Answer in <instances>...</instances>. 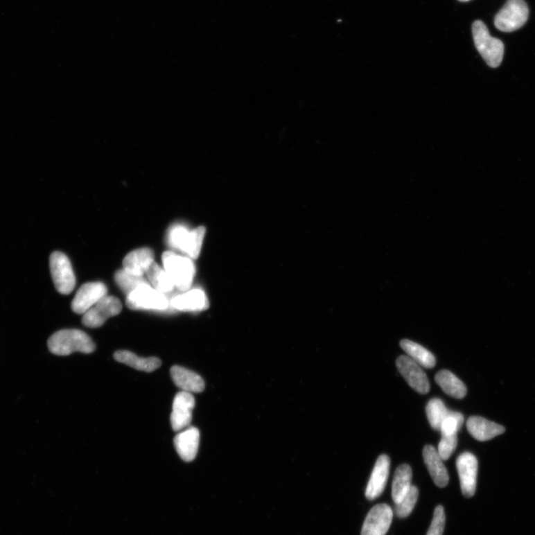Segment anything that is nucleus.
<instances>
[{"label":"nucleus","mask_w":535,"mask_h":535,"mask_svg":"<svg viewBox=\"0 0 535 535\" xmlns=\"http://www.w3.org/2000/svg\"><path fill=\"white\" fill-rule=\"evenodd\" d=\"M48 347L51 353L65 356L77 352L94 353L96 345L87 333L79 329H63L49 337Z\"/></svg>","instance_id":"1"},{"label":"nucleus","mask_w":535,"mask_h":535,"mask_svg":"<svg viewBox=\"0 0 535 535\" xmlns=\"http://www.w3.org/2000/svg\"><path fill=\"white\" fill-rule=\"evenodd\" d=\"M154 261V253L149 248L130 252L123 261V270L133 275L143 277Z\"/></svg>","instance_id":"17"},{"label":"nucleus","mask_w":535,"mask_h":535,"mask_svg":"<svg viewBox=\"0 0 535 535\" xmlns=\"http://www.w3.org/2000/svg\"><path fill=\"white\" fill-rule=\"evenodd\" d=\"M457 435H441L438 453L442 460H448L454 454L457 446Z\"/></svg>","instance_id":"30"},{"label":"nucleus","mask_w":535,"mask_h":535,"mask_svg":"<svg viewBox=\"0 0 535 535\" xmlns=\"http://www.w3.org/2000/svg\"><path fill=\"white\" fill-rule=\"evenodd\" d=\"M423 457L430 475L435 484L439 488H444L449 482L447 468L444 464L437 449L432 446H426L423 450Z\"/></svg>","instance_id":"18"},{"label":"nucleus","mask_w":535,"mask_h":535,"mask_svg":"<svg viewBox=\"0 0 535 535\" xmlns=\"http://www.w3.org/2000/svg\"><path fill=\"white\" fill-rule=\"evenodd\" d=\"M389 467V457L380 455L376 461L366 489L365 495L368 500H374L383 495L388 480Z\"/></svg>","instance_id":"14"},{"label":"nucleus","mask_w":535,"mask_h":535,"mask_svg":"<svg viewBox=\"0 0 535 535\" xmlns=\"http://www.w3.org/2000/svg\"><path fill=\"white\" fill-rule=\"evenodd\" d=\"M400 346L407 356L420 366L427 369H431L436 366L435 356L423 346L407 340V339L401 341Z\"/></svg>","instance_id":"24"},{"label":"nucleus","mask_w":535,"mask_h":535,"mask_svg":"<svg viewBox=\"0 0 535 535\" xmlns=\"http://www.w3.org/2000/svg\"><path fill=\"white\" fill-rule=\"evenodd\" d=\"M472 34L475 46L488 66L491 68L500 67L504 55L502 41L491 37L486 24L481 20L473 24Z\"/></svg>","instance_id":"3"},{"label":"nucleus","mask_w":535,"mask_h":535,"mask_svg":"<svg viewBox=\"0 0 535 535\" xmlns=\"http://www.w3.org/2000/svg\"><path fill=\"white\" fill-rule=\"evenodd\" d=\"M412 480V470L407 465H401L396 470L393 486L392 498L395 504L403 500L410 491Z\"/></svg>","instance_id":"23"},{"label":"nucleus","mask_w":535,"mask_h":535,"mask_svg":"<svg viewBox=\"0 0 535 535\" xmlns=\"http://www.w3.org/2000/svg\"><path fill=\"white\" fill-rule=\"evenodd\" d=\"M107 295V288L105 283L101 282L85 283L81 286L71 302V310L77 314L85 315Z\"/></svg>","instance_id":"10"},{"label":"nucleus","mask_w":535,"mask_h":535,"mask_svg":"<svg viewBox=\"0 0 535 535\" xmlns=\"http://www.w3.org/2000/svg\"><path fill=\"white\" fill-rule=\"evenodd\" d=\"M456 463L462 495L471 498L476 491L478 461L471 453L465 452L458 457Z\"/></svg>","instance_id":"9"},{"label":"nucleus","mask_w":535,"mask_h":535,"mask_svg":"<svg viewBox=\"0 0 535 535\" xmlns=\"http://www.w3.org/2000/svg\"><path fill=\"white\" fill-rule=\"evenodd\" d=\"M51 277L56 290L63 295L73 292L76 285V279L67 256L60 252L51 254L49 259Z\"/></svg>","instance_id":"7"},{"label":"nucleus","mask_w":535,"mask_h":535,"mask_svg":"<svg viewBox=\"0 0 535 535\" xmlns=\"http://www.w3.org/2000/svg\"><path fill=\"white\" fill-rule=\"evenodd\" d=\"M459 2H468L470 0H459Z\"/></svg>","instance_id":"32"},{"label":"nucleus","mask_w":535,"mask_h":535,"mask_svg":"<svg viewBox=\"0 0 535 535\" xmlns=\"http://www.w3.org/2000/svg\"><path fill=\"white\" fill-rule=\"evenodd\" d=\"M445 525L446 514L444 508L441 506H438L435 511L433 520H432L427 535L444 534Z\"/></svg>","instance_id":"31"},{"label":"nucleus","mask_w":535,"mask_h":535,"mask_svg":"<svg viewBox=\"0 0 535 535\" xmlns=\"http://www.w3.org/2000/svg\"><path fill=\"white\" fill-rule=\"evenodd\" d=\"M170 301V307L178 311L198 312L209 306L207 295L200 289H194L175 296Z\"/></svg>","instance_id":"16"},{"label":"nucleus","mask_w":535,"mask_h":535,"mask_svg":"<svg viewBox=\"0 0 535 535\" xmlns=\"http://www.w3.org/2000/svg\"><path fill=\"white\" fill-rule=\"evenodd\" d=\"M115 281L127 296L139 286L149 283L145 277L133 275L123 270H120L116 272Z\"/></svg>","instance_id":"27"},{"label":"nucleus","mask_w":535,"mask_h":535,"mask_svg":"<svg viewBox=\"0 0 535 535\" xmlns=\"http://www.w3.org/2000/svg\"><path fill=\"white\" fill-rule=\"evenodd\" d=\"M394 512L387 504H378L370 510L365 520L362 535H385L392 523Z\"/></svg>","instance_id":"13"},{"label":"nucleus","mask_w":535,"mask_h":535,"mask_svg":"<svg viewBox=\"0 0 535 535\" xmlns=\"http://www.w3.org/2000/svg\"><path fill=\"white\" fill-rule=\"evenodd\" d=\"M146 274L148 282L153 289L166 295L175 289V286L168 274L156 262L151 265Z\"/></svg>","instance_id":"25"},{"label":"nucleus","mask_w":535,"mask_h":535,"mask_svg":"<svg viewBox=\"0 0 535 535\" xmlns=\"http://www.w3.org/2000/svg\"><path fill=\"white\" fill-rule=\"evenodd\" d=\"M170 375L175 385L187 393H201L204 389V382L200 376L180 366H173Z\"/></svg>","instance_id":"20"},{"label":"nucleus","mask_w":535,"mask_h":535,"mask_svg":"<svg viewBox=\"0 0 535 535\" xmlns=\"http://www.w3.org/2000/svg\"><path fill=\"white\" fill-rule=\"evenodd\" d=\"M162 263L175 288L181 292L188 291L195 274V265L190 257L168 251L163 253Z\"/></svg>","instance_id":"2"},{"label":"nucleus","mask_w":535,"mask_h":535,"mask_svg":"<svg viewBox=\"0 0 535 535\" xmlns=\"http://www.w3.org/2000/svg\"><path fill=\"white\" fill-rule=\"evenodd\" d=\"M122 310V304L114 296L107 295L92 306L82 318V324L89 328L104 325L107 319L118 315Z\"/></svg>","instance_id":"8"},{"label":"nucleus","mask_w":535,"mask_h":535,"mask_svg":"<svg viewBox=\"0 0 535 535\" xmlns=\"http://www.w3.org/2000/svg\"><path fill=\"white\" fill-rule=\"evenodd\" d=\"M419 497L418 489L412 486L405 498L396 504V516L401 518H405L413 511Z\"/></svg>","instance_id":"28"},{"label":"nucleus","mask_w":535,"mask_h":535,"mask_svg":"<svg viewBox=\"0 0 535 535\" xmlns=\"http://www.w3.org/2000/svg\"><path fill=\"white\" fill-rule=\"evenodd\" d=\"M463 423H464V416L459 412L451 411L449 416L441 423L439 431L444 435H457Z\"/></svg>","instance_id":"29"},{"label":"nucleus","mask_w":535,"mask_h":535,"mask_svg":"<svg viewBox=\"0 0 535 535\" xmlns=\"http://www.w3.org/2000/svg\"><path fill=\"white\" fill-rule=\"evenodd\" d=\"M117 362L125 364L140 371L152 373L161 365V360L156 357L140 358L128 351H119L115 353Z\"/></svg>","instance_id":"21"},{"label":"nucleus","mask_w":535,"mask_h":535,"mask_svg":"<svg viewBox=\"0 0 535 535\" xmlns=\"http://www.w3.org/2000/svg\"><path fill=\"white\" fill-rule=\"evenodd\" d=\"M205 229L200 227L189 231L183 225L172 226L167 240L172 249H177L186 254L191 259H197L200 256Z\"/></svg>","instance_id":"4"},{"label":"nucleus","mask_w":535,"mask_h":535,"mask_svg":"<svg viewBox=\"0 0 535 535\" xmlns=\"http://www.w3.org/2000/svg\"><path fill=\"white\" fill-rule=\"evenodd\" d=\"M200 439V430L194 427L184 429L175 437L174 446L182 460L189 462L197 457Z\"/></svg>","instance_id":"15"},{"label":"nucleus","mask_w":535,"mask_h":535,"mask_svg":"<svg viewBox=\"0 0 535 535\" xmlns=\"http://www.w3.org/2000/svg\"><path fill=\"white\" fill-rule=\"evenodd\" d=\"M466 426L470 435L480 441L490 440L506 431L503 426L480 416L470 417Z\"/></svg>","instance_id":"19"},{"label":"nucleus","mask_w":535,"mask_h":535,"mask_svg":"<svg viewBox=\"0 0 535 535\" xmlns=\"http://www.w3.org/2000/svg\"><path fill=\"white\" fill-rule=\"evenodd\" d=\"M126 304L132 310L163 312L170 308L167 295L153 289L150 283L143 284L129 294Z\"/></svg>","instance_id":"5"},{"label":"nucleus","mask_w":535,"mask_h":535,"mask_svg":"<svg viewBox=\"0 0 535 535\" xmlns=\"http://www.w3.org/2000/svg\"><path fill=\"white\" fill-rule=\"evenodd\" d=\"M529 18L528 6L524 0H508L495 17V25L503 33L520 28Z\"/></svg>","instance_id":"6"},{"label":"nucleus","mask_w":535,"mask_h":535,"mask_svg":"<svg viewBox=\"0 0 535 535\" xmlns=\"http://www.w3.org/2000/svg\"><path fill=\"white\" fill-rule=\"evenodd\" d=\"M195 405V398L190 393L181 391L175 396L170 416V423L174 431L179 432L189 426Z\"/></svg>","instance_id":"12"},{"label":"nucleus","mask_w":535,"mask_h":535,"mask_svg":"<svg viewBox=\"0 0 535 535\" xmlns=\"http://www.w3.org/2000/svg\"><path fill=\"white\" fill-rule=\"evenodd\" d=\"M435 380L442 390L450 396L461 399L467 394L464 383L449 370H441L437 374Z\"/></svg>","instance_id":"22"},{"label":"nucleus","mask_w":535,"mask_h":535,"mask_svg":"<svg viewBox=\"0 0 535 535\" xmlns=\"http://www.w3.org/2000/svg\"><path fill=\"white\" fill-rule=\"evenodd\" d=\"M398 371L408 385L421 394L430 391L429 380L421 366L407 356H401L396 360Z\"/></svg>","instance_id":"11"},{"label":"nucleus","mask_w":535,"mask_h":535,"mask_svg":"<svg viewBox=\"0 0 535 535\" xmlns=\"http://www.w3.org/2000/svg\"><path fill=\"white\" fill-rule=\"evenodd\" d=\"M450 413L451 411L446 407L444 401L437 398H432L426 407V414L430 425L437 430H440L441 423Z\"/></svg>","instance_id":"26"}]
</instances>
